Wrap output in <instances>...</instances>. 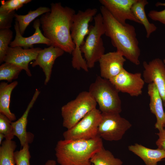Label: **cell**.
<instances>
[{
	"label": "cell",
	"mask_w": 165,
	"mask_h": 165,
	"mask_svg": "<svg viewBox=\"0 0 165 165\" xmlns=\"http://www.w3.org/2000/svg\"><path fill=\"white\" fill-rule=\"evenodd\" d=\"M18 84L16 81L9 84L5 82L0 84V114L6 116L11 122L14 121L16 117L9 109L11 96L13 90Z\"/></svg>",
	"instance_id": "ffe728a7"
},
{
	"label": "cell",
	"mask_w": 165,
	"mask_h": 165,
	"mask_svg": "<svg viewBox=\"0 0 165 165\" xmlns=\"http://www.w3.org/2000/svg\"><path fill=\"white\" fill-rule=\"evenodd\" d=\"M136 0H100L99 2L116 20L124 25L127 20L141 24L132 11V6Z\"/></svg>",
	"instance_id": "7c38bea8"
},
{
	"label": "cell",
	"mask_w": 165,
	"mask_h": 165,
	"mask_svg": "<svg viewBox=\"0 0 165 165\" xmlns=\"http://www.w3.org/2000/svg\"><path fill=\"white\" fill-rule=\"evenodd\" d=\"M128 149L140 158L145 165H157L165 158V151L159 148L152 149L137 143L129 145Z\"/></svg>",
	"instance_id": "d6986e66"
},
{
	"label": "cell",
	"mask_w": 165,
	"mask_h": 165,
	"mask_svg": "<svg viewBox=\"0 0 165 165\" xmlns=\"http://www.w3.org/2000/svg\"><path fill=\"white\" fill-rule=\"evenodd\" d=\"M40 92L36 89L33 96L25 111L22 116L15 121L12 122L13 133L19 139L21 147L27 144L31 143L34 136L33 134L27 131L28 118L29 112L33 106Z\"/></svg>",
	"instance_id": "e0dca14e"
},
{
	"label": "cell",
	"mask_w": 165,
	"mask_h": 165,
	"mask_svg": "<svg viewBox=\"0 0 165 165\" xmlns=\"http://www.w3.org/2000/svg\"><path fill=\"white\" fill-rule=\"evenodd\" d=\"M29 145L27 144L19 150L15 152L14 158L15 165H31V155Z\"/></svg>",
	"instance_id": "4316f807"
},
{
	"label": "cell",
	"mask_w": 165,
	"mask_h": 165,
	"mask_svg": "<svg viewBox=\"0 0 165 165\" xmlns=\"http://www.w3.org/2000/svg\"><path fill=\"white\" fill-rule=\"evenodd\" d=\"M103 147L98 136L87 140H60L55 148L57 161L60 165H93L91 158Z\"/></svg>",
	"instance_id": "3957f363"
},
{
	"label": "cell",
	"mask_w": 165,
	"mask_h": 165,
	"mask_svg": "<svg viewBox=\"0 0 165 165\" xmlns=\"http://www.w3.org/2000/svg\"><path fill=\"white\" fill-rule=\"evenodd\" d=\"M163 61V62L164 63V65L165 67V59H164Z\"/></svg>",
	"instance_id": "e575fe53"
},
{
	"label": "cell",
	"mask_w": 165,
	"mask_h": 165,
	"mask_svg": "<svg viewBox=\"0 0 165 165\" xmlns=\"http://www.w3.org/2000/svg\"><path fill=\"white\" fill-rule=\"evenodd\" d=\"M109 81L119 91L132 97H138L142 93L145 82L140 72L132 73L124 68Z\"/></svg>",
	"instance_id": "30bf717a"
},
{
	"label": "cell",
	"mask_w": 165,
	"mask_h": 165,
	"mask_svg": "<svg viewBox=\"0 0 165 165\" xmlns=\"http://www.w3.org/2000/svg\"><path fill=\"white\" fill-rule=\"evenodd\" d=\"M126 61L122 54L116 51L105 53L98 61L100 76L108 80L115 77L124 68Z\"/></svg>",
	"instance_id": "5bb4252c"
},
{
	"label": "cell",
	"mask_w": 165,
	"mask_h": 165,
	"mask_svg": "<svg viewBox=\"0 0 165 165\" xmlns=\"http://www.w3.org/2000/svg\"><path fill=\"white\" fill-rule=\"evenodd\" d=\"M156 6L165 7V3L158 2L156 4ZM148 16L152 20L159 21L165 26V9L160 11L151 10L148 13Z\"/></svg>",
	"instance_id": "4dcf8cb0"
},
{
	"label": "cell",
	"mask_w": 165,
	"mask_h": 165,
	"mask_svg": "<svg viewBox=\"0 0 165 165\" xmlns=\"http://www.w3.org/2000/svg\"><path fill=\"white\" fill-rule=\"evenodd\" d=\"M156 134L159 138L156 142V144L158 148L165 151V131L164 129L159 131Z\"/></svg>",
	"instance_id": "1f68e13d"
},
{
	"label": "cell",
	"mask_w": 165,
	"mask_h": 165,
	"mask_svg": "<svg viewBox=\"0 0 165 165\" xmlns=\"http://www.w3.org/2000/svg\"><path fill=\"white\" fill-rule=\"evenodd\" d=\"M131 126V123L121 117L120 113H102L97 135L106 141H118L122 138Z\"/></svg>",
	"instance_id": "9c48e42d"
},
{
	"label": "cell",
	"mask_w": 165,
	"mask_h": 165,
	"mask_svg": "<svg viewBox=\"0 0 165 165\" xmlns=\"http://www.w3.org/2000/svg\"><path fill=\"white\" fill-rule=\"evenodd\" d=\"M89 92L98 104L102 113H119L122 111L119 91L109 80L100 76L90 86Z\"/></svg>",
	"instance_id": "5b68a950"
},
{
	"label": "cell",
	"mask_w": 165,
	"mask_h": 165,
	"mask_svg": "<svg viewBox=\"0 0 165 165\" xmlns=\"http://www.w3.org/2000/svg\"><path fill=\"white\" fill-rule=\"evenodd\" d=\"M15 13V11L9 12L0 10V29H10Z\"/></svg>",
	"instance_id": "f546056e"
},
{
	"label": "cell",
	"mask_w": 165,
	"mask_h": 165,
	"mask_svg": "<svg viewBox=\"0 0 165 165\" xmlns=\"http://www.w3.org/2000/svg\"><path fill=\"white\" fill-rule=\"evenodd\" d=\"M40 25L39 19L35 20L33 25L35 29L34 33L31 36L24 37L20 34L18 23L16 21L14 25L16 35L14 40L10 43V47L20 46L24 49H29V47L34 48L35 44H43L49 46L52 45L51 41L42 33L40 29Z\"/></svg>",
	"instance_id": "2e32d148"
},
{
	"label": "cell",
	"mask_w": 165,
	"mask_h": 165,
	"mask_svg": "<svg viewBox=\"0 0 165 165\" xmlns=\"http://www.w3.org/2000/svg\"><path fill=\"white\" fill-rule=\"evenodd\" d=\"M164 107H165V106H164ZM164 130L165 131V127L164 128Z\"/></svg>",
	"instance_id": "d590c367"
},
{
	"label": "cell",
	"mask_w": 165,
	"mask_h": 165,
	"mask_svg": "<svg viewBox=\"0 0 165 165\" xmlns=\"http://www.w3.org/2000/svg\"><path fill=\"white\" fill-rule=\"evenodd\" d=\"M94 24L89 27L86 40L80 48L89 68L94 67L105 53L102 36L105 33L103 18L101 13L94 18Z\"/></svg>",
	"instance_id": "8992f818"
},
{
	"label": "cell",
	"mask_w": 165,
	"mask_h": 165,
	"mask_svg": "<svg viewBox=\"0 0 165 165\" xmlns=\"http://www.w3.org/2000/svg\"><path fill=\"white\" fill-rule=\"evenodd\" d=\"M148 93L150 98V110L156 118L155 128L159 131L163 130L165 127V112L163 109L162 99L154 83L148 84Z\"/></svg>",
	"instance_id": "ac0fdd59"
},
{
	"label": "cell",
	"mask_w": 165,
	"mask_h": 165,
	"mask_svg": "<svg viewBox=\"0 0 165 165\" xmlns=\"http://www.w3.org/2000/svg\"><path fill=\"white\" fill-rule=\"evenodd\" d=\"M100 10L103 18L105 34L111 39L116 51L131 62L139 65L141 50L134 27L127 23L124 25L121 24L102 6Z\"/></svg>",
	"instance_id": "7a4b0ae2"
},
{
	"label": "cell",
	"mask_w": 165,
	"mask_h": 165,
	"mask_svg": "<svg viewBox=\"0 0 165 165\" xmlns=\"http://www.w3.org/2000/svg\"><path fill=\"white\" fill-rule=\"evenodd\" d=\"M5 138V135L2 134L0 133V144L1 145L3 141V140Z\"/></svg>",
	"instance_id": "836d02e7"
},
{
	"label": "cell",
	"mask_w": 165,
	"mask_h": 165,
	"mask_svg": "<svg viewBox=\"0 0 165 165\" xmlns=\"http://www.w3.org/2000/svg\"><path fill=\"white\" fill-rule=\"evenodd\" d=\"M90 161L93 165H122L120 159L115 158L109 151L103 147L91 157Z\"/></svg>",
	"instance_id": "603a6c76"
},
{
	"label": "cell",
	"mask_w": 165,
	"mask_h": 165,
	"mask_svg": "<svg viewBox=\"0 0 165 165\" xmlns=\"http://www.w3.org/2000/svg\"><path fill=\"white\" fill-rule=\"evenodd\" d=\"M96 8H88L85 11L79 10L75 14L71 30V36L75 46L72 53L73 67L78 70L82 69L88 71L86 60L82 55L80 48L84 42V38L89 32V24L97 14Z\"/></svg>",
	"instance_id": "277c9868"
},
{
	"label": "cell",
	"mask_w": 165,
	"mask_h": 165,
	"mask_svg": "<svg viewBox=\"0 0 165 165\" xmlns=\"http://www.w3.org/2000/svg\"><path fill=\"white\" fill-rule=\"evenodd\" d=\"M43 165H57V162L53 160H49Z\"/></svg>",
	"instance_id": "d6a6232c"
},
{
	"label": "cell",
	"mask_w": 165,
	"mask_h": 165,
	"mask_svg": "<svg viewBox=\"0 0 165 165\" xmlns=\"http://www.w3.org/2000/svg\"><path fill=\"white\" fill-rule=\"evenodd\" d=\"M0 146V165H15L14 153L17 147L12 140L5 139Z\"/></svg>",
	"instance_id": "cb8c5ba5"
},
{
	"label": "cell",
	"mask_w": 165,
	"mask_h": 165,
	"mask_svg": "<svg viewBox=\"0 0 165 165\" xmlns=\"http://www.w3.org/2000/svg\"><path fill=\"white\" fill-rule=\"evenodd\" d=\"M40 48L30 49L23 48L20 46L9 47L4 62L14 64L24 70L27 75H32L28 66L29 63L35 60L39 51Z\"/></svg>",
	"instance_id": "4fadbf2b"
},
{
	"label": "cell",
	"mask_w": 165,
	"mask_h": 165,
	"mask_svg": "<svg viewBox=\"0 0 165 165\" xmlns=\"http://www.w3.org/2000/svg\"><path fill=\"white\" fill-rule=\"evenodd\" d=\"M11 122L6 116L0 114V133L5 135L6 140H12L15 136Z\"/></svg>",
	"instance_id": "83f0119b"
},
{
	"label": "cell",
	"mask_w": 165,
	"mask_h": 165,
	"mask_svg": "<svg viewBox=\"0 0 165 165\" xmlns=\"http://www.w3.org/2000/svg\"><path fill=\"white\" fill-rule=\"evenodd\" d=\"M50 8L45 6H40L36 10H30L26 15L15 14L16 21L18 24L20 31L23 35L29 24L34 19L39 16L50 11Z\"/></svg>",
	"instance_id": "7402d4cb"
},
{
	"label": "cell",
	"mask_w": 165,
	"mask_h": 165,
	"mask_svg": "<svg viewBox=\"0 0 165 165\" xmlns=\"http://www.w3.org/2000/svg\"><path fill=\"white\" fill-rule=\"evenodd\" d=\"M97 105L88 91L80 92L74 99L61 107L63 127L67 129L71 128L88 112L96 108Z\"/></svg>",
	"instance_id": "52a82bcc"
},
{
	"label": "cell",
	"mask_w": 165,
	"mask_h": 165,
	"mask_svg": "<svg viewBox=\"0 0 165 165\" xmlns=\"http://www.w3.org/2000/svg\"><path fill=\"white\" fill-rule=\"evenodd\" d=\"M148 4L146 0H137L132 7L133 14L144 27L147 38H148L157 29L155 25L149 22L146 16L145 8Z\"/></svg>",
	"instance_id": "44dd1931"
},
{
	"label": "cell",
	"mask_w": 165,
	"mask_h": 165,
	"mask_svg": "<svg viewBox=\"0 0 165 165\" xmlns=\"http://www.w3.org/2000/svg\"><path fill=\"white\" fill-rule=\"evenodd\" d=\"M23 70L12 64L4 62L0 66V80H6L12 82L17 79Z\"/></svg>",
	"instance_id": "d4e9b609"
},
{
	"label": "cell",
	"mask_w": 165,
	"mask_h": 165,
	"mask_svg": "<svg viewBox=\"0 0 165 165\" xmlns=\"http://www.w3.org/2000/svg\"><path fill=\"white\" fill-rule=\"evenodd\" d=\"M30 0H9L1 1L0 10L8 12L17 10L21 8L24 4L31 2Z\"/></svg>",
	"instance_id": "f1b7e54d"
},
{
	"label": "cell",
	"mask_w": 165,
	"mask_h": 165,
	"mask_svg": "<svg viewBox=\"0 0 165 165\" xmlns=\"http://www.w3.org/2000/svg\"><path fill=\"white\" fill-rule=\"evenodd\" d=\"M64 52L60 48L51 45L42 49L38 52L36 59L31 63L32 67L39 66L42 69L45 77V85H47L50 80L55 61L62 56Z\"/></svg>",
	"instance_id": "9a60e30c"
},
{
	"label": "cell",
	"mask_w": 165,
	"mask_h": 165,
	"mask_svg": "<svg viewBox=\"0 0 165 165\" xmlns=\"http://www.w3.org/2000/svg\"><path fill=\"white\" fill-rule=\"evenodd\" d=\"M143 76L145 82L153 83L156 86L165 106V67L163 61L159 58L148 62L143 63Z\"/></svg>",
	"instance_id": "8fae6325"
},
{
	"label": "cell",
	"mask_w": 165,
	"mask_h": 165,
	"mask_svg": "<svg viewBox=\"0 0 165 165\" xmlns=\"http://www.w3.org/2000/svg\"><path fill=\"white\" fill-rule=\"evenodd\" d=\"M102 117V113L96 108L88 112L71 128L63 134L67 140H87L98 136V127Z\"/></svg>",
	"instance_id": "ba28073f"
},
{
	"label": "cell",
	"mask_w": 165,
	"mask_h": 165,
	"mask_svg": "<svg viewBox=\"0 0 165 165\" xmlns=\"http://www.w3.org/2000/svg\"><path fill=\"white\" fill-rule=\"evenodd\" d=\"M50 11L41 16L40 25L44 35L64 52L71 54L75 48L71 30L75 11L59 3H52Z\"/></svg>",
	"instance_id": "6da1fadb"
},
{
	"label": "cell",
	"mask_w": 165,
	"mask_h": 165,
	"mask_svg": "<svg viewBox=\"0 0 165 165\" xmlns=\"http://www.w3.org/2000/svg\"><path fill=\"white\" fill-rule=\"evenodd\" d=\"M13 36L10 29H0V63L4 62Z\"/></svg>",
	"instance_id": "484cf974"
}]
</instances>
